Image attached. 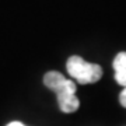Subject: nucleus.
<instances>
[{
    "label": "nucleus",
    "mask_w": 126,
    "mask_h": 126,
    "mask_svg": "<svg viewBox=\"0 0 126 126\" xmlns=\"http://www.w3.org/2000/svg\"><path fill=\"white\" fill-rule=\"evenodd\" d=\"M67 73L80 84H93L102 77V67L95 63L86 62L80 56H70L66 63Z\"/></svg>",
    "instance_id": "nucleus-2"
},
{
    "label": "nucleus",
    "mask_w": 126,
    "mask_h": 126,
    "mask_svg": "<svg viewBox=\"0 0 126 126\" xmlns=\"http://www.w3.org/2000/svg\"><path fill=\"white\" fill-rule=\"evenodd\" d=\"M44 84L49 90L56 93L60 111L64 113L76 112L80 108V101L76 95L74 81L67 80L59 72H48L44 76Z\"/></svg>",
    "instance_id": "nucleus-1"
},
{
    "label": "nucleus",
    "mask_w": 126,
    "mask_h": 126,
    "mask_svg": "<svg viewBox=\"0 0 126 126\" xmlns=\"http://www.w3.org/2000/svg\"><path fill=\"white\" fill-rule=\"evenodd\" d=\"M115 80L119 86L126 88V52H119L113 59Z\"/></svg>",
    "instance_id": "nucleus-3"
},
{
    "label": "nucleus",
    "mask_w": 126,
    "mask_h": 126,
    "mask_svg": "<svg viewBox=\"0 0 126 126\" xmlns=\"http://www.w3.org/2000/svg\"><path fill=\"white\" fill-rule=\"evenodd\" d=\"M6 126H25V125H24V123H21V122H18V121H14V122L7 123Z\"/></svg>",
    "instance_id": "nucleus-5"
},
{
    "label": "nucleus",
    "mask_w": 126,
    "mask_h": 126,
    "mask_svg": "<svg viewBox=\"0 0 126 126\" xmlns=\"http://www.w3.org/2000/svg\"><path fill=\"white\" fill-rule=\"evenodd\" d=\"M119 102H121V105L123 108H126V88L122 91L121 95H119Z\"/></svg>",
    "instance_id": "nucleus-4"
}]
</instances>
